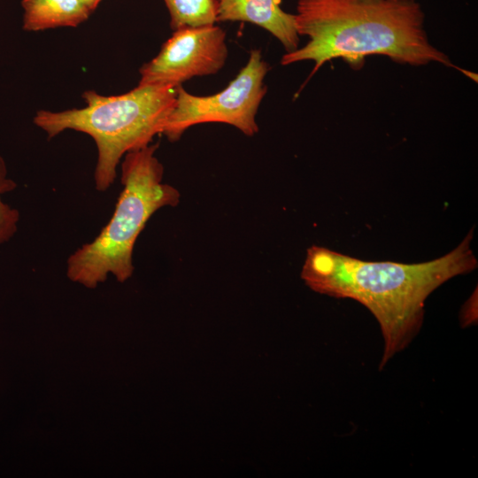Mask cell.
<instances>
[{
	"mask_svg": "<svg viewBox=\"0 0 478 478\" xmlns=\"http://www.w3.org/2000/svg\"><path fill=\"white\" fill-rule=\"evenodd\" d=\"M473 234L474 228L449 253L415 264L365 261L312 245L301 278L315 292L354 299L372 312L384 340L382 369L420 331L428 297L450 279L476 268Z\"/></svg>",
	"mask_w": 478,
	"mask_h": 478,
	"instance_id": "1",
	"label": "cell"
},
{
	"mask_svg": "<svg viewBox=\"0 0 478 478\" xmlns=\"http://www.w3.org/2000/svg\"><path fill=\"white\" fill-rule=\"evenodd\" d=\"M295 24L308 42L284 54L281 64L312 60V74L332 59L356 66L370 55L413 66H451L448 56L429 42L425 14L416 1L298 0Z\"/></svg>",
	"mask_w": 478,
	"mask_h": 478,
	"instance_id": "2",
	"label": "cell"
},
{
	"mask_svg": "<svg viewBox=\"0 0 478 478\" xmlns=\"http://www.w3.org/2000/svg\"><path fill=\"white\" fill-rule=\"evenodd\" d=\"M177 87L138 85L117 96L87 90L82 94L85 107L61 112L39 110L33 121L48 139L66 130L91 136L97 149L95 187L104 192L114 183L123 157L150 145L157 135L163 134L175 105Z\"/></svg>",
	"mask_w": 478,
	"mask_h": 478,
	"instance_id": "3",
	"label": "cell"
},
{
	"mask_svg": "<svg viewBox=\"0 0 478 478\" xmlns=\"http://www.w3.org/2000/svg\"><path fill=\"white\" fill-rule=\"evenodd\" d=\"M158 143L127 152L121 161L122 190L109 222L90 242L66 260V274L88 288L104 282L108 274L123 282L134 273L135 242L159 209L176 206L180 192L163 182L164 167L155 152Z\"/></svg>",
	"mask_w": 478,
	"mask_h": 478,
	"instance_id": "4",
	"label": "cell"
},
{
	"mask_svg": "<svg viewBox=\"0 0 478 478\" xmlns=\"http://www.w3.org/2000/svg\"><path fill=\"white\" fill-rule=\"evenodd\" d=\"M268 71L261 51L252 50L246 65L219 93L195 96L178 86L175 105L163 135L175 142L192 126L219 122L234 126L245 135H254L258 132L256 115L267 91L264 79Z\"/></svg>",
	"mask_w": 478,
	"mask_h": 478,
	"instance_id": "5",
	"label": "cell"
},
{
	"mask_svg": "<svg viewBox=\"0 0 478 478\" xmlns=\"http://www.w3.org/2000/svg\"><path fill=\"white\" fill-rule=\"evenodd\" d=\"M226 35L217 24L174 30L158 54L140 68L138 85L177 87L217 73L227 58Z\"/></svg>",
	"mask_w": 478,
	"mask_h": 478,
	"instance_id": "6",
	"label": "cell"
},
{
	"mask_svg": "<svg viewBox=\"0 0 478 478\" xmlns=\"http://www.w3.org/2000/svg\"><path fill=\"white\" fill-rule=\"evenodd\" d=\"M248 22L273 35L287 52L298 48L295 14L284 12L279 0H218L217 23Z\"/></svg>",
	"mask_w": 478,
	"mask_h": 478,
	"instance_id": "7",
	"label": "cell"
},
{
	"mask_svg": "<svg viewBox=\"0 0 478 478\" xmlns=\"http://www.w3.org/2000/svg\"><path fill=\"white\" fill-rule=\"evenodd\" d=\"M21 5L23 29L28 32L74 27L92 13L82 0H22Z\"/></svg>",
	"mask_w": 478,
	"mask_h": 478,
	"instance_id": "8",
	"label": "cell"
},
{
	"mask_svg": "<svg viewBox=\"0 0 478 478\" xmlns=\"http://www.w3.org/2000/svg\"><path fill=\"white\" fill-rule=\"evenodd\" d=\"M174 31L185 27L217 24L218 0H164Z\"/></svg>",
	"mask_w": 478,
	"mask_h": 478,
	"instance_id": "9",
	"label": "cell"
},
{
	"mask_svg": "<svg viewBox=\"0 0 478 478\" xmlns=\"http://www.w3.org/2000/svg\"><path fill=\"white\" fill-rule=\"evenodd\" d=\"M16 187L17 183L8 177L5 161L0 156V244L9 242L18 231L19 212L3 200V196Z\"/></svg>",
	"mask_w": 478,
	"mask_h": 478,
	"instance_id": "10",
	"label": "cell"
},
{
	"mask_svg": "<svg viewBox=\"0 0 478 478\" xmlns=\"http://www.w3.org/2000/svg\"><path fill=\"white\" fill-rule=\"evenodd\" d=\"M462 320L464 325H469L470 323L474 322L477 316L474 315V295L469 298V300L465 305V308L462 312Z\"/></svg>",
	"mask_w": 478,
	"mask_h": 478,
	"instance_id": "11",
	"label": "cell"
},
{
	"mask_svg": "<svg viewBox=\"0 0 478 478\" xmlns=\"http://www.w3.org/2000/svg\"><path fill=\"white\" fill-rule=\"evenodd\" d=\"M84 4L87 5V7L90 10L91 12H93L98 4L101 3L102 0H82Z\"/></svg>",
	"mask_w": 478,
	"mask_h": 478,
	"instance_id": "12",
	"label": "cell"
},
{
	"mask_svg": "<svg viewBox=\"0 0 478 478\" xmlns=\"http://www.w3.org/2000/svg\"><path fill=\"white\" fill-rule=\"evenodd\" d=\"M403 1H416V0H403Z\"/></svg>",
	"mask_w": 478,
	"mask_h": 478,
	"instance_id": "13",
	"label": "cell"
}]
</instances>
